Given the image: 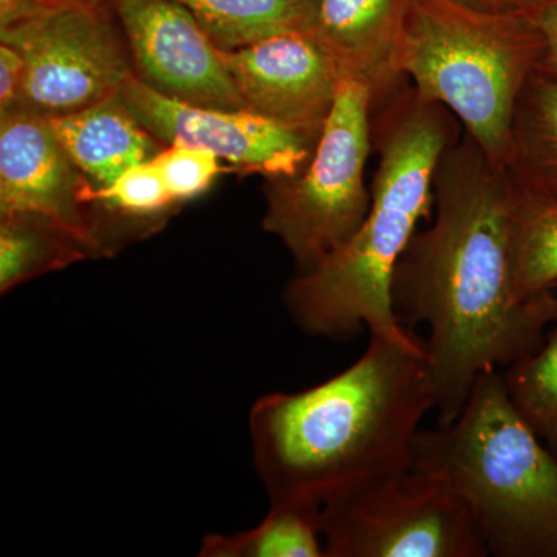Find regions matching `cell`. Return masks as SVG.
Returning <instances> with one entry per match:
<instances>
[{"label": "cell", "mask_w": 557, "mask_h": 557, "mask_svg": "<svg viewBox=\"0 0 557 557\" xmlns=\"http://www.w3.org/2000/svg\"><path fill=\"white\" fill-rule=\"evenodd\" d=\"M25 79V60L16 47L0 42V115L16 109Z\"/></svg>", "instance_id": "obj_23"}, {"label": "cell", "mask_w": 557, "mask_h": 557, "mask_svg": "<svg viewBox=\"0 0 557 557\" xmlns=\"http://www.w3.org/2000/svg\"><path fill=\"white\" fill-rule=\"evenodd\" d=\"M511 273L520 300L557 284V200L522 193L512 223Z\"/></svg>", "instance_id": "obj_19"}, {"label": "cell", "mask_w": 557, "mask_h": 557, "mask_svg": "<svg viewBox=\"0 0 557 557\" xmlns=\"http://www.w3.org/2000/svg\"><path fill=\"white\" fill-rule=\"evenodd\" d=\"M434 220L418 231L392 281V307L424 341L438 424L453 423L475 381L536 351L557 322V284L516 298L511 237L522 190L465 134L435 172Z\"/></svg>", "instance_id": "obj_1"}, {"label": "cell", "mask_w": 557, "mask_h": 557, "mask_svg": "<svg viewBox=\"0 0 557 557\" xmlns=\"http://www.w3.org/2000/svg\"><path fill=\"white\" fill-rule=\"evenodd\" d=\"M502 376L512 405L557 457V327Z\"/></svg>", "instance_id": "obj_20"}, {"label": "cell", "mask_w": 557, "mask_h": 557, "mask_svg": "<svg viewBox=\"0 0 557 557\" xmlns=\"http://www.w3.org/2000/svg\"><path fill=\"white\" fill-rule=\"evenodd\" d=\"M465 2L494 11H528L536 7L541 0H465Z\"/></svg>", "instance_id": "obj_26"}, {"label": "cell", "mask_w": 557, "mask_h": 557, "mask_svg": "<svg viewBox=\"0 0 557 557\" xmlns=\"http://www.w3.org/2000/svg\"><path fill=\"white\" fill-rule=\"evenodd\" d=\"M134 119L159 141L199 146L249 174L269 180L298 174L318 141L249 109L188 104L129 76L119 90Z\"/></svg>", "instance_id": "obj_9"}, {"label": "cell", "mask_w": 557, "mask_h": 557, "mask_svg": "<svg viewBox=\"0 0 557 557\" xmlns=\"http://www.w3.org/2000/svg\"><path fill=\"white\" fill-rule=\"evenodd\" d=\"M95 207L101 205L116 219L131 222L157 220L175 203L153 160L135 164L109 185L91 190Z\"/></svg>", "instance_id": "obj_21"}, {"label": "cell", "mask_w": 557, "mask_h": 557, "mask_svg": "<svg viewBox=\"0 0 557 557\" xmlns=\"http://www.w3.org/2000/svg\"><path fill=\"white\" fill-rule=\"evenodd\" d=\"M223 51L288 33H311L318 0H177Z\"/></svg>", "instance_id": "obj_16"}, {"label": "cell", "mask_w": 557, "mask_h": 557, "mask_svg": "<svg viewBox=\"0 0 557 557\" xmlns=\"http://www.w3.org/2000/svg\"><path fill=\"white\" fill-rule=\"evenodd\" d=\"M47 119L70 159L95 188L109 185L163 149L134 119L119 94L89 108Z\"/></svg>", "instance_id": "obj_14"}, {"label": "cell", "mask_w": 557, "mask_h": 557, "mask_svg": "<svg viewBox=\"0 0 557 557\" xmlns=\"http://www.w3.org/2000/svg\"><path fill=\"white\" fill-rule=\"evenodd\" d=\"M135 76L153 90L219 109H245L236 83L197 17L177 0H108Z\"/></svg>", "instance_id": "obj_10"}, {"label": "cell", "mask_w": 557, "mask_h": 557, "mask_svg": "<svg viewBox=\"0 0 557 557\" xmlns=\"http://www.w3.org/2000/svg\"><path fill=\"white\" fill-rule=\"evenodd\" d=\"M350 368L306 391L263 395L249 412L255 467L271 505L322 511L409 471L437 405L424 341L369 333Z\"/></svg>", "instance_id": "obj_2"}, {"label": "cell", "mask_w": 557, "mask_h": 557, "mask_svg": "<svg viewBox=\"0 0 557 557\" xmlns=\"http://www.w3.org/2000/svg\"><path fill=\"white\" fill-rule=\"evenodd\" d=\"M542 53L544 40L527 11L412 0L398 72L424 101L448 109L465 134L505 168L516 102Z\"/></svg>", "instance_id": "obj_5"}, {"label": "cell", "mask_w": 557, "mask_h": 557, "mask_svg": "<svg viewBox=\"0 0 557 557\" xmlns=\"http://www.w3.org/2000/svg\"><path fill=\"white\" fill-rule=\"evenodd\" d=\"M61 0H0V30L36 20Z\"/></svg>", "instance_id": "obj_25"}, {"label": "cell", "mask_w": 557, "mask_h": 557, "mask_svg": "<svg viewBox=\"0 0 557 557\" xmlns=\"http://www.w3.org/2000/svg\"><path fill=\"white\" fill-rule=\"evenodd\" d=\"M329 557H485L467 505L443 480L409 471L321 511Z\"/></svg>", "instance_id": "obj_7"}, {"label": "cell", "mask_w": 557, "mask_h": 557, "mask_svg": "<svg viewBox=\"0 0 557 557\" xmlns=\"http://www.w3.org/2000/svg\"><path fill=\"white\" fill-rule=\"evenodd\" d=\"M410 469L461 498L487 556L557 557V457L512 405L502 370L475 381L453 423L420 429Z\"/></svg>", "instance_id": "obj_4"}, {"label": "cell", "mask_w": 557, "mask_h": 557, "mask_svg": "<svg viewBox=\"0 0 557 557\" xmlns=\"http://www.w3.org/2000/svg\"><path fill=\"white\" fill-rule=\"evenodd\" d=\"M375 109L380 159L368 215L350 240L284 292L289 317L311 336L346 341L368 329L401 339L410 333L395 317L392 281L421 220L434 214L435 172L458 129L448 109L424 101L413 87H399Z\"/></svg>", "instance_id": "obj_3"}, {"label": "cell", "mask_w": 557, "mask_h": 557, "mask_svg": "<svg viewBox=\"0 0 557 557\" xmlns=\"http://www.w3.org/2000/svg\"><path fill=\"white\" fill-rule=\"evenodd\" d=\"M0 292L67 269L95 256L89 245L53 220L35 214L0 215Z\"/></svg>", "instance_id": "obj_17"}, {"label": "cell", "mask_w": 557, "mask_h": 557, "mask_svg": "<svg viewBox=\"0 0 557 557\" xmlns=\"http://www.w3.org/2000/svg\"><path fill=\"white\" fill-rule=\"evenodd\" d=\"M523 194L557 200V75L537 69L512 113L507 163Z\"/></svg>", "instance_id": "obj_15"}, {"label": "cell", "mask_w": 557, "mask_h": 557, "mask_svg": "<svg viewBox=\"0 0 557 557\" xmlns=\"http://www.w3.org/2000/svg\"><path fill=\"white\" fill-rule=\"evenodd\" d=\"M201 557H322L325 556L321 511L271 505L258 527L237 534H208Z\"/></svg>", "instance_id": "obj_18"}, {"label": "cell", "mask_w": 557, "mask_h": 557, "mask_svg": "<svg viewBox=\"0 0 557 557\" xmlns=\"http://www.w3.org/2000/svg\"><path fill=\"white\" fill-rule=\"evenodd\" d=\"M373 109L368 84L343 76L309 163L293 177L269 180L263 230L285 245L298 273L343 247L368 215Z\"/></svg>", "instance_id": "obj_6"}, {"label": "cell", "mask_w": 557, "mask_h": 557, "mask_svg": "<svg viewBox=\"0 0 557 557\" xmlns=\"http://www.w3.org/2000/svg\"><path fill=\"white\" fill-rule=\"evenodd\" d=\"M527 13L536 24L544 40V53L539 69L557 75V0H541Z\"/></svg>", "instance_id": "obj_24"}, {"label": "cell", "mask_w": 557, "mask_h": 557, "mask_svg": "<svg viewBox=\"0 0 557 557\" xmlns=\"http://www.w3.org/2000/svg\"><path fill=\"white\" fill-rule=\"evenodd\" d=\"M94 188L46 115L16 108L0 116V215L53 220L86 242L97 256Z\"/></svg>", "instance_id": "obj_11"}, {"label": "cell", "mask_w": 557, "mask_h": 557, "mask_svg": "<svg viewBox=\"0 0 557 557\" xmlns=\"http://www.w3.org/2000/svg\"><path fill=\"white\" fill-rule=\"evenodd\" d=\"M412 0H318L311 35L343 76L368 84L375 108L403 86L398 54Z\"/></svg>", "instance_id": "obj_13"}, {"label": "cell", "mask_w": 557, "mask_h": 557, "mask_svg": "<svg viewBox=\"0 0 557 557\" xmlns=\"http://www.w3.org/2000/svg\"><path fill=\"white\" fill-rule=\"evenodd\" d=\"M245 109L318 141L343 78L311 33H288L223 51Z\"/></svg>", "instance_id": "obj_12"}, {"label": "cell", "mask_w": 557, "mask_h": 557, "mask_svg": "<svg viewBox=\"0 0 557 557\" xmlns=\"http://www.w3.org/2000/svg\"><path fill=\"white\" fill-rule=\"evenodd\" d=\"M25 60L17 108L54 116L119 94L134 75L108 0H61L36 20L0 30Z\"/></svg>", "instance_id": "obj_8"}, {"label": "cell", "mask_w": 557, "mask_h": 557, "mask_svg": "<svg viewBox=\"0 0 557 557\" xmlns=\"http://www.w3.org/2000/svg\"><path fill=\"white\" fill-rule=\"evenodd\" d=\"M175 203L200 196L223 171L220 159L199 146L172 143L153 157Z\"/></svg>", "instance_id": "obj_22"}]
</instances>
